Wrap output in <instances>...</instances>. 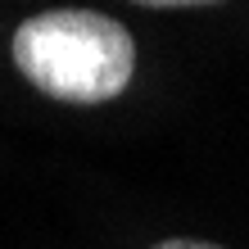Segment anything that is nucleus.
Segmentation results:
<instances>
[{
  "label": "nucleus",
  "instance_id": "7ed1b4c3",
  "mask_svg": "<svg viewBox=\"0 0 249 249\" xmlns=\"http://www.w3.org/2000/svg\"><path fill=\"white\" fill-rule=\"evenodd\" d=\"M154 249H222V245H213V240H181L177 236V240H159Z\"/></svg>",
  "mask_w": 249,
  "mask_h": 249
},
{
  "label": "nucleus",
  "instance_id": "f257e3e1",
  "mask_svg": "<svg viewBox=\"0 0 249 249\" xmlns=\"http://www.w3.org/2000/svg\"><path fill=\"white\" fill-rule=\"evenodd\" d=\"M14 68L50 100L105 105L127 91L136 72V41L109 14L46 9L18 23Z\"/></svg>",
  "mask_w": 249,
  "mask_h": 249
},
{
  "label": "nucleus",
  "instance_id": "f03ea898",
  "mask_svg": "<svg viewBox=\"0 0 249 249\" xmlns=\"http://www.w3.org/2000/svg\"><path fill=\"white\" fill-rule=\"evenodd\" d=\"M136 5H150V9H190V5H222V0H136Z\"/></svg>",
  "mask_w": 249,
  "mask_h": 249
}]
</instances>
